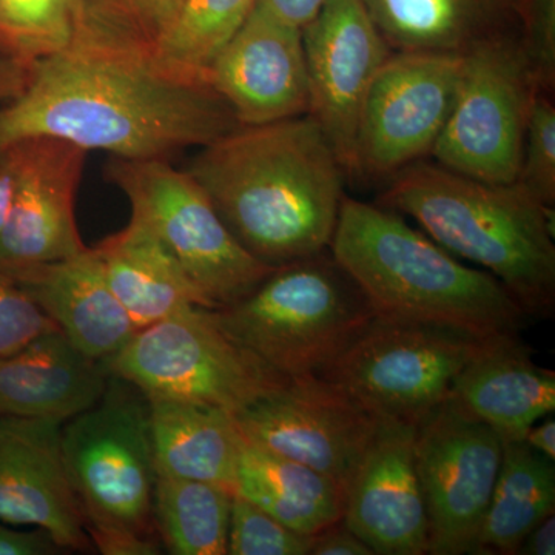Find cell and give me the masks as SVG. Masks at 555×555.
Here are the masks:
<instances>
[{"instance_id":"cell-1","label":"cell","mask_w":555,"mask_h":555,"mask_svg":"<svg viewBox=\"0 0 555 555\" xmlns=\"http://www.w3.org/2000/svg\"><path fill=\"white\" fill-rule=\"evenodd\" d=\"M238 127L207 80L78 49L33 65L20 96L0 104V147L50 137L120 159H167Z\"/></svg>"},{"instance_id":"cell-2","label":"cell","mask_w":555,"mask_h":555,"mask_svg":"<svg viewBox=\"0 0 555 555\" xmlns=\"http://www.w3.org/2000/svg\"><path fill=\"white\" fill-rule=\"evenodd\" d=\"M184 170L261 261L283 266L331 246L347 173L312 116L240 126L201 147Z\"/></svg>"},{"instance_id":"cell-3","label":"cell","mask_w":555,"mask_h":555,"mask_svg":"<svg viewBox=\"0 0 555 555\" xmlns=\"http://www.w3.org/2000/svg\"><path fill=\"white\" fill-rule=\"evenodd\" d=\"M328 247L377 317L481 338L524 327V309L495 276L456 261L396 210L345 196Z\"/></svg>"},{"instance_id":"cell-4","label":"cell","mask_w":555,"mask_h":555,"mask_svg":"<svg viewBox=\"0 0 555 555\" xmlns=\"http://www.w3.org/2000/svg\"><path fill=\"white\" fill-rule=\"evenodd\" d=\"M379 206L414 218L449 254L481 266L526 317L555 302L554 208L520 184H489L423 160L390 179Z\"/></svg>"},{"instance_id":"cell-5","label":"cell","mask_w":555,"mask_h":555,"mask_svg":"<svg viewBox=\"0 0 555 555\" xmlns=\"http://www.w3.org/2000/svg\"><path fill=\"white\" fill-rule=\"evenodd\" d=\"M211 312L233 341L286 378L323 372L375 318L326 250L276 266L247 297Z\"/></svg>"},{"instance_id":"cell-6","label":"cell","mask_w":555,"mask_h":555,"mask_svg":"<svg viewBox=\"0 0 555 555\" xmlns=\"http://www.w3.org/2000/svg\"><path fill=\"white\" fill-rule=\"evenodd\" d=\"M105 364L145 398L211 404L233 415L288 379L233 341L201 306L139 328Z\"/></svg>"},{"instance_id":"cell-7","label":"cell","mask_w":555,"mask_h":555,"mask_svg":"<svg viewBox=\"0 0 555 555\" xmlns=\"http://www.w3.org/2000/svg\"><path fill=\"white\" fill-rule=\"evenodd\" d=\"M105 178L129 198L131 217L169 248L214 309L247 297L276 269L235 238L195 178L169 160L112 158Z\"/></svg>"},{"instance_id":"cell-8","label":"cell","mask_w":555,"mask_h":555,"mask_svg":"<svg viewBox=\"0 0 555 555\" xmlns=\"http://www.w3.org/2000/svg\"><path fill=\"white\" fill-rule=\"evenodd\" d=\"M109 377L100 400L62 426V459L86 524L152 534L156 469L147 398Z\"/></svg>"},{"instance_id":"cell-9","label":"cell","mask_w":555,"mask_h":555,"mask_svg":"<svg viewBox=\"0 0 555 555\" xmlns=\"http://www.w3.org/2000/svg\"><path fill=\"white\" fill-rule=\"evenodd\" d=\"M489 339L436 324L375 315L356 341L318 375L345 389L372 415L416 425L447 400L456 375Z\"/></svg>"},{"instance_id":"cell-10","label":"cell","mask_w":555,"mask_h":555,"mask_svg":"<svg viewBox=\"0 0 555 555\" xmlns=\"http://www.w3.org/2000/svg\"><path fill=\"white\" fill-rule=\"evenodd\" d=\"M537 93L521 39L470 51L454 107L430 152L436 164L489 184L516 182Z\"/></svg>"},{"instance_id":"cell-11","label":"cell","mask_w":555,"mask_h":555,"mask_svg":"<svg viewBox=\"0 0 555 555\" xmlns=\"http://www.w3.org/2000/svg\"><path fill=\"white\" fill-rule=\"evenodd\" d=\"M503 438L451 397L416 423L415 465L433 555L474 554L503 459Z\"/></svg>"},{"instance_id":"cell-12","label":"cell","mask_w":555,"mask_h":555,"mask_svg":"<svg viewBox=\"0 0 555 555\" xmlns=\"http://www.w3.org/2000/svg\"><path fill=\"white\" fill-rule=\"evenodd\" d=\"M463 60L434 51H392L361 107L352 173L396 177L430 155L454 107Z\"/></svg>"},{"instance_id":"cell-13","label":"cell","mask_w":555,"mask_h":555,"mask_svg":"<svg viewBox=\"0 0 555 555\" xmlns=\"http://www.w3.org/2000/svg\"><path fill=\"white\" fill-rule=\"evenodd\" d=\"M233 416L246 440L312 467L345 492L378 425V416L320 375L288 378Z\"/></svg>"},{"instance_id":"cell-14","label":"cell","mask_w":555,"mask_h":555,"mask_svg":"<svg viewBox=\"0 0 555 555\" xmlns=\"http://www.w3.org/2000/svg\"><path fill=\"white\" fill-rule=\"evenodd\" d=\"M309 115L320 124L346 173H352L358 119L369 87L392 50L363 0H326L302 28Z\"/></svg>"},{"instance_id":"cell-15","label":"cell","mask_w":555,"mask_h":555,"mask_svg":"<svg viewBox=\"0 0 555 555\" xmlns=\"http://www.w3.org/2000/svg\"><path fill=\"white\" fill-rule=\"evenodd\" d=\"M415 437V423L378 416L347 486L343 521L374 554L423 555L429 550Z\"/></svg>"},{"instance_id":"cell-16","label":"cell","mask_w":555,"mask_h":555,"mask_svg":"<svg viewBox=\"0 0 555 555\" xmlns=\"http://www.w3.org/2000/svg\"><path fill=\"white\" fill-rule=\"evenodd\" d=\"M240 126L309 115L310 87L302 30L255 5L207 73Z\"/></svg>"},{"instance_id":"cell-17","label":"cell","mask_w":555,"mask_h":555,"mask_svg":"<svg viewBox=\"0 0 555 555\" xmlns=\"http://www.w3.org/2000/svg\"><path fill=\"white\" fill-rule=\"evenodd\" d=\"M62 425L0 416V521L36 526L61 550L87 551L93 545L62 459Z\"/></svg>"},{"instance_id":"cell-18","label":"cell","mask_w":555,"mask_h":555,"mask_svg":"<svg viewBox=\"0 0 555 555\" xmlns=\"http://www.w3.org/2000/svg\"><path fill=\"white\" fill-rule=\"evenodd\" d=\"M20 189L0 235V268L60 261L87 250L76 224L86 149L64 139H24Z\"/></svg>"},{"instance_id":"cell-19","label":"cell","mask_w":555,"mask_h":555,"mask_svg":"<svg viewBox=\"0 0 555 555\" xmlns=\"http://www.w3.org/2000/svg\"><path fill=\"white\" fill-rule=\"evenodd\" d=\"M0 269L10 273L62 334L93 360L105 363L137 332L108 287L91 247L60 261Z\"/></svg>"},{"instance_id":"cell-20","label":"cell","mask_w":555,"mask_h":555,"mask_svg":"<svg viewBox=\"0 0 555 555\" xmlns=\"http://www.w3.org/2000/svg\"><path fill=\"white\" fill-rule=\"evenodd\" d=\"M392 51L460 54L524 39L529 0H363Z\"/></svg>"},{"instance_id":"cell-21","label":"cell","mask_w":555,"mask_h":555,"mask_svg":"<svg viewBox=\"0 0 555 555\" xmlns=\"http://www.w3.org/2000/svg\"><path fill=\"white\" fill-rule=\"evenodd\" d=\"M109 371L61 331L33 339L0 357V416L68 422L105 392Z\"/></svg>"},{"instance_id":"cell-22","label":"cell","mask_w":555,"mask_h":555,"mask_svg":"<svg viewBox=\"0 0 555 555\" xmlns=\"http://www.w3.org/2000/svg\"><path fill=\"white\" fill-rule=\"evenodd\" d=\"M449 397L503 441L526 433L555 409V374L540 367L518 334L489 339L456 375Z\"/></svg>"},{"instance_id":"cell-23","label":"cell","mask_w":555,"mask_h":555,"mask_svg":"<svg viewBox=\"0 0 555 555\" xmlns=\"http://www.w3.org/2000/svg\"><path fill=\"white\" fill-rule=\"evenodd\" d=\"M91 248L137 331L190 306L214 309L169 248L137 218Z\"/></svg>"},{"instance_id":"cell-24","label":"cell","mask_w":555,"mask_h":555,"mask_svg":"<svg viewBox=\"0 0 555 555\" xmlns=\"http://www.w3.org/2000/svg\"><path fill=\"white\" fill-rule=\"evenodd\" d=\"M153 462L158 476L222 486L235 494L244 436L225 409L147 398Z\"/></svg>"},{"instance_id":"cell-25","label":"cell","mask_w":555,"mask_h":555,"mask_svg":"<svg viewBox=\"0 0 555 555\" xmlns=\"http://www.w3.org/2000/svg\"><path fill=\"white\" fill-rule=\"evenodd\" d=\"M235 494L298 534L312 537L345 516L346 492L331 477L244 437Z\"/></svg>"},{"instance_id":"cell-26","label":"cell","mask_w":555,"mask_h":555,"mask_svg":"<svg viewBox=\"0 0 555 555\" xmlns=\"http://www.w3.org/2000/svg\"><path fill=\"white\" fill-rule=\"evenodd\" d=\"M554 507L553 460L526 441H505L474 554H517L525 537L554 514Z\"/></svg>"},{"instance_id":"cell-27","label":"cell","mask_w":555,"mask_h":555,"mask_svg":"<svg viewBox=\"0 0 555 555\" xmlns=\"http://www.w3.org/2000/svg\"><path fill=\"white\" fill-rule=\"evenodd\" d=\"M233 492L188 478L158 476L153 521L173 555H225Z\"/></svg>"},{"instance_id":"cell-28","label":"cell","mask_w":555,"mask_h":555,"mask_svg":"<svg viewBox=\"0 0 555 555\" xmlns=\"http://www.w3.org/2000/svg\"><path fill=\"white\" fill-rule=\"evenodd\" d=\"M257 0H185L156 47L153 62L181 78L207 80L208 68Z\"/></svg>"},{"instance_id":"cell-29","label":"cell","mask_w":555,"mask_h":555,"mask_svg":"<svg viewBox=\"0 0 555 555\" xmlns=\"http://www.w3.org/2000/svg\"><path fill=\"white\" fill-rule=\"evenodd\" d=\"M73 49L153 61L185 0H79Z\"/></svg>"},{"instance_id":"cell-30","label":"cell","mask_w":555,"mask_h":555,"mask_svg":"<svg viewBox=\"0 0 555 555\" xmlns=\"http://www.w3.org/2000/svg\"><path fill=\"white\" fill-rule=\"evenodd\" d=\"M79 9V0H0V54L30 72L72 50Z\"/></svg>"},{"instance_id":"cell-31","label":"cell","mask_w":555,"mask_h":555,"mask_svg":"<svg viewBox=\"0 0 555 555\" xmlns=\"http://www.w3.org/2000/svg\"><path fill=\"white\" fill-rule=\"evenodd\" d=\"M310 537L278 521L264 509L233 494L228 537L230 555H309Z\"/></svg>"},{"instance_id":"cell-32","label":"cell","mask_w":555,"mask_h":555,"mask_svg":"<svg viewBox=\"0 0 555 555\" xmlns=\"http://www.w3.org/2000/svg\"><path fill=\"white\" fill-rule=\"evenodd\" d=\"M517 182L546 207L555 204V105L553 94L537 93L526 124L524 158Z\"/></svg>"},{"instance_id":"cell-33","label":"cell","mask_w":555,"mask_h":555,"mask_svg":"<svg viewBox=\"0 0 555 555\" xmlns=\"http://www.w3.org/2000/svg\"><path fill=\"white\" fill-rule=\"evenodd\" d=\"M53 331H60L53 320L10 273L0 269V357L11 356Z\"/></svg>"},{"instance_id":"cell-34","label":"cell","mask_w":555,"mask_h":555,"mask_svg":"<svg viewBox=\"0 0 555 555\" xmlns=\"http://www.w3.org/2000/svg\"><path fill=\"white\" fill-rule=\"evenodd\" d=\"M521 43L537 89L554 94L555 0H529Z\"/></svg>"},{"instance_id":"cell-35","label":"cell","mask_w":555,"mask_h":555,"mask_svg":"<svg viewBox=\"0 0 555 555\" xmlns=\"http://www.w3.org/2000/svg\"><path fill=\"white\" fill-rule=\"evenodd\" d=\"M87 535L91 545L104 555H156L159 545L152 534L124 528V526L108 524H93L87 521Z\"/></svg>"},{"instance_id":"cell-36","label":"cell","mask_w":555,"mask_h":555,"mask_svg":"<svg viewBox=\"0 0 555 555\" xmlns=\"http://www.w3.org/2000/svg\"><path fill=\"white\" fill-rule=\"evenodd\" d=\"M24 141L0 147V235L9 221L24 166Z\"/></svg>"},{"instance_id":"cell-37","label":"cell","mask_w":555,"mask_h":555,"mask_svg":"<svg viewBox=\"0 0 555 555\" xmlns=\"http://www.w3.org/2000/svg\"><path fill=\"white\" fill-rule=\"evenodd\" d=\"M309 555H374V553L341 520L310 537Z\"/></svg>"},{"instance_id":"cell-38","label":"cell","mask_w":555,"mask_h":555,"mask_svg":"<svg viewBox=\"0 0 555 555\" xmlns=\"http://www.w3.org/2000/svg\"><path fill=\"white\" fill-rule=\"evenodd\" d=\"M61 547L43 529L16 531L0 521V555H51Z\"/></svg>"},{"instance_id":"cell-39","label":"cell","mask_w":555,"mask_h":555,"mask_svg":"<svg viewBox=\"0 0 555 555\" xmlns=\"http://www.w3.org/2000/svg\"><path fill=\"white\" fill-rule=\"evenodd\" d=\"M326 0H257L258 9L299 30L315 20Z\"/></svg>"},{"instance_id":"cell-40","label":"cell","mask_w":555,"mask_h":555,"mask_svg":"<svg viewBox=\"0 0 555 555\" xmlns=\"http://www.w3.org/2000/svg\"><path fill=\"white\" fill-rule=\"evenodd\" d=\"M517 554L524 555H554L555 554V517L547 516L545 520L525 537L524 543L518 547Z\"/></svg>"},{"instance_id":"cell-41","label":"cell","mask_w":555,"mask_h":555,"mask_svg":"<svg viewBox=\"0 0 555 555\" xmlns=\"http://www.w3.org/2000/svg\"><path fill=\"white\" fill-rule=\"evenodd\" d=\"M30 72L0 54V104L20 96L28 82Z\"/></svg>"},{"instance_id":"cell-42","label":"cell","mask_w":555,"mask_h":555,"mask_svg":"<svg viewBox=\"0 0 555 555\" xmlns=\"http://www.w3.org/2000/svg\"><path fill=\"white\" fill-rule=\"evenodd\" d=\"M526 443L529 444L540 454L547 456L550 460H555V422L553 418L546 420L542 425H535L526 433Z\"/></svg>"}]
</instances>
